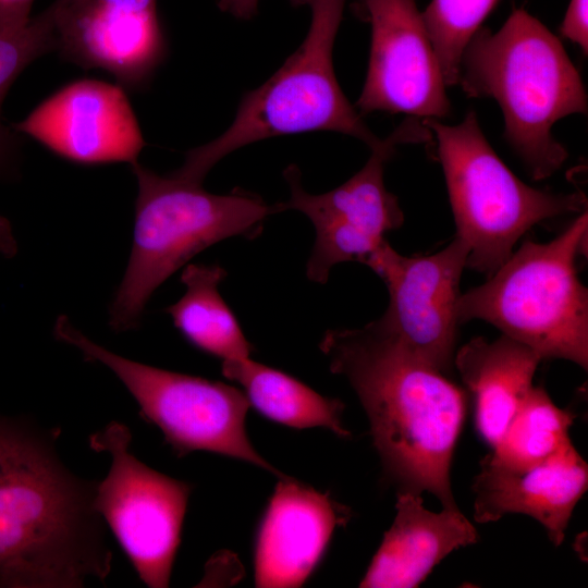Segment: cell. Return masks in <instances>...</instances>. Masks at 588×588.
I'll return each mask as SVG.
<instances>
[{"label":"cell","mask_w":588,"mask_h":588,"mask_svg":"<svg viewBox=\"0 0 588 588\" xmlns=\"http://www.w3.org/2000/svg\"><path fill=\"white\" fill-rule=\"evenodd\" d=\"M59 436L0 416V587L77 588L110 575L98 481L65 466Z\"/></svg>","instance_id":"6da1fadb"},{"label":"cell","mask_w":588,"mask_h":588,"mask_svg":"<svg viewBox=\"0 0 588 588\" xmlns=\"http://www.w3.org/2000/svg\"><path fill=\"white\" fill-rule=\"evenodd\" d=\"M421 122L437 140L456 237L468 246L466 268L489 277L532 226L587 210L581 192L553 194L520 181L492 149L474 111L456 125Z\"/></svg>","instance_id":"52a82bcc"},{"label":"cell","mask_w":588,"mask_h":588,"mask_svg":"<svg viewBox=\"0 0 588 588\" xmlns=\"http://www.w3.org/2000/svg\"><path fill=\"white\" fill-rule=\"evenodd\" d=\"M226 271L219 265L189 264L181 274L184 295L166 311L175 328L198 350L223 360L253 352L238 321L219 292Z\"/></svg>","instance_id":"ffe728a7"},{"label":"cell","mask_w":588,"mask_h":588,"mask_svg":"<svg viewBox=\"0 0 588 588\" xmlns=\"http://www.w3.org/2000/svg\"><path fill=\"white\" fill-rule=\"evenodd\" d=\"M457 84L468 97L499 103L504 136L534 180L561 169L567 150L552 126L586 113L587 95L562 42L539 20L517 9L495 33L480 27L464 49Z\"/></svg>","instance_id":"3957f363"},{"label":"cell","mask_w":588,"mask_h":588,"mask_svg":"<svg viewBox=\"0 0 588 588\" xmlns=\"http://www.w3.org/2000/svg\"><path fill=\"white\" fill-rule=\"evenodd\" d=\"M370 424L383 475L397 492L436 495L457 509L451 464L466 416L465 389L407 350L377 320L328 330L319 344Z\"/></svg>","instance_id":"7a4b0ae2"},{"label":"cell","mask_w":588,"mask_h":588,"mask_svg":"<svg viewBox=\"0 0 588 588\" xmlns=\"http://www.w3.org/2000/svg\"><path fill=\"white\" fill-rule=\"evenodd\" d=\"M222 375L244 389L249 405L275 422L297 429L322 427L350 438L342 424L344 404L327 397L290 375L250 357L223 360Z\"/></svg>","instance_id":"d6986e66"},{"label":"cell","mask_w":588,"mask_h":588,"mask_svg":"<svg viewBox=\"0 0 588 588\" xmlns=\"http://www.w3.org/2000/svg\"><path fill=\"white\" fill-rule=\"evenodd\" d=\"M53 335L86 360L109 368L135 399L142 417L162 431L179 456L206 451L284 477L249 441L245 428L249 402L238 389L125 358L90 340L65 315L57 318Z\"/></svg>","instance_id":"ba28073f"},{"label":"cell","mask_w":588,"mask_h":588,"mask_svg":"<svg viewBox=\"0 0 588 588\" xmlns=\"http://www.w3.org/2000/svg\"><path fill=\"white\" fill-rule=\"evenodd\" d=\"M499 0H431L421 13L446 86L458 83L465 47Z\"/></svg>","instance_id":"7402d4cb"},{"label":"cell","mask_w":588,"mask_h":588,"mask_svg":"<svg viewBox=\"0 0 588 588\" xmlns=\"http://www.w3.org/2000/svg\"><path fill=\"white\" fill-rule=\"evenodd\" d=\"M541 357L530 347L501 335L478 336L455 352L454 367L475 399V425L493 449L532 385Z\"/></svg>","instance_id":"ac0fdd59"},{"label":"cell","mask_w":588,"mask_h":588,"mask_svg":"<svg viewBox=\"0 0 588 588\" xmlns=\"http://www.w3.org/2000/svg\"><path fill=\"white\" fill-rule=\"evenodd\" d=\"M54 51L50 28L44 13L32 19L23 29L0 33V110L16 77L37 58Z\"/></svg>","instance_id":"603a6c76"},{"label":"cell","mask_w":588,"mask_h":588,"mask_svg":"<svg viewBox=\"0 0 588 588\" xmlns=\"http://www.w3.org/2000/svg\"><path fill=\"white\" fill-rule=\"evenodd\" d=\"M17 252V244L9 220L0 216V255L12 257Z\"/></svg>","instance_id":"4316f807"},{"label":"cell","mask_w":588,"mask_h":588,"mask_svg":"<svg viewBox=\"0 0 588 588\" xmlns=\"http://www.w3.org/2000/svg\"><path fill=\"white\" fill-rule=\"evenodd\" d=\"M345 1L290 0L294 7L310 10L305 39L267 82L243 96L228 130L189 150L175 174L203 183L229 154L281 135L332 131L355 137L370 149L381 142L348 102L333 70V45Z\"/></svg>","instance_id":"5b68a950"},{"label":"cell","mask_w":588,"mask_h":588,"mask_svg":"<svg viewBox=\"0 0 588 588\" xmlns=\"http://www.w3.org/2000/svg\"><path fill=\"white\" fill-rule=\"evenodd\" d=\"M432 133L418 118L405 119L373 148L365 166L345 183L323 194H310L302 184L297 166L284 170L290 198L275 205L277 212L296 210L313 223L316 238L306 266L313 282L324 284L331 269L341 262L366 264L399 229L404 215L397 197L384 184L387 162L402 144H422Z\"/></svg>","instance_id":"9c48e42d"},{"label":"cell","mask_w":588,"mask_h":588,"mask_svg":"<svg viewBox=\"0 0 588 588\" xmlns=\"http://www.w3.org/2000/svg\"><path fill=\"white\" fill-rule=\"evenodd\" d=\"M575 415L558 407L541 387H532L512 417L499 443L487 455L500 465H538L571 441Z\"/></svg>","instance_id":"44dd1931"},{"label":"cell","mask_w":588,"mask_h":588,"mask_svg":"<svg viewBox=\"0 0 588 588\" xmlns=\"http://www.w3.org/2000/svg\"><path fill=\"white\" fill-rule=\"evenodd\" d=\"M467 257V244L456 236L428 256L401 255L385 241L365 264L389 292L379 324L445 375L454 367L460 282Z\"/></svg>","instance_id":"8fae6325"},{"label":"cell","mask_w":588,"mask_h":588,"mask_svg":"<svg viewBox=\"0 0 588 588\" xmlns=\"http://www.w3.org/2000/svg\"><path fill=\"white\" fill-rule=\"evenodd\" d=\"M127 426L111 421L89 437L111 465L98 481L95 509L110 528L140 580L150 588L170 584L181 541L189 483L163 475L131 451Z\"/></svg>","instance_id":"30bf717a"},{"label":"cell","mask_w":588,"mask_h":588,"mask_svg":"<svg viewBox=\"0 0 588 588\" xmlns=\"http://www.w3.org/2000/svg\"><path fill=\"white\" fill-rule=\"evenodd\" d=\"M13 128L81 164H132L145 147L124 88L98 79L63 86Z\"/></svg>","instance_id":"5bb4252c"},{"label":"cell","mask_w":588,"mask_h":588,"mask_svg":"<svg viewBox=\"0 0 588 588\" xmlns=\"http://www.w3.org/2000/svg\"><path fill=\"white\" fill-rule=\"evenodd\" d=\"M34 0H0V33L16 32L30 21Z\"/></svg>","instance_id":"d4e9b609"},{"label":"cell","mask_w":588,"mask_h":588,"mask_svg":"<svg viewBox=\"0 0 588 588\" xmlns=\"http://www.w3.org/2000/svg\"><path fill=\"white\" fill-rule=\"evenodd\" d=\"M588 0H571L560 26L561 35L588 53Z\"/></svg>","instance_id":"cb8c5ba5"},{"label":"cell","mask_w":588,"mask_h":588,"mask_svg":"<svg viewBox=\"0 0 588 588\" xmlns=\"http://www.w3.org/2000/svg\"><path fill=\"white\" fill-rule=\"evenodd\" d=\"M479 466L471 486L477 523L525 514L544 527L554 546L563 542L573 511L588 487V465L572 441L531 467H506L487 454Z\"/></svg>","instance_id":"2e32d148"},{"label":"cell","mask_w":588,"mask_h":588,"mask_svg":"<svg viewBox=\"0 0 588 588\" xmlns=\"http://www.w3.org/2000/svg\"><path fill=\"white\" fill-rule=\"evenodd\" d=\"M353 8L371 28L367 75L355 105L358 113L446 117V85L416 0H355Z\"/></svg>","instance_id":"7c38bea8"},{"label":"cell","mask_w":588,"mask_h":588,"mask_svg":"<svg viewBox=\"0 0 588 588\" xmlns=\"http://www.w3.org/2000/svg\"><path fill=\"white\" fill-rule=\"evenodd\" d=\"M259 0H219L218 7L240 20H250L258 12Z\"/></svg>","instance_id":"484cf974"},{"label":"cell","mask_w":588,"mask_h":588,"mask_svg":"<svg viewBox=\"0 0 588 588\" xmlns=\"http://www.w3.org/2000/svg\"><path fill=\"white\" fill-rule=\"evenodd\" d=\"M587 231L585 210L552 241H526L483 284L461 294L460 323L483 320L541 359L587 370L588 292L576 269Z\"/></svg>","instance_id":"8992f818"},{"label":"cell","mask_w":588,"mask_h":588,"mask_svg":"<svg viewBox=\"0 0 588 588\" xmlns=\"http://www.w3.org/2000/svg\"><path fill=\"white\" fill-rule=\"evenodd\" d=\"M15 148V136L0 121V169L11 159Z\"/></svg>","instance_id":"83f0119b"},{"label":"cell","mask_w":588,"mask_h":588,"mask_svg":"<svg viewBox=\"0 0 588 588\" xmlns=\"http://www.w3.org/2000/svg\"><path fill=\"white\" fill-rule=\"evenodd\" d=\"M395 509L359 587H418L446 555L478 540L458 507L436 513L424 506L421 494L397 492Z\"/></svg>","instance_id":"e0dca14e"},{"label":"cell","mask_w":588,"mask_h":588,"mask_svg":"<svg viewBox=\"0 0 588 588\" xmlns=\"http://www.w3.org/2000/svg\"><path fill=\"white\" fill-rule=\"evenodd\" d=\"M131 167L138 192L130 259L109 307L114 332L137 328L154 292L195 255L230 237L254 238L278 213L245 189L218 195L174 172L160 175L138 161Z\"/></svg>","instance_id":"277c9868"},{"label":"cell","mask_w":588,"mask_h":588,"mask_svg":"<svg viewBox=\"0 0 588 588\" xmlns=\"http://www.w3.org/2000/svg\"><path fill=\"white\" fill-rule=\"evenodd\" d=\"M54 51L142 89L167 56L157 0H56L42 12Z\"/></svg>","instance_id":"4fadbf2b"},{"label":"cell","mask_w":588,"mask_h":588,"mask_svg":"<svg viewBox=\"0 0 588 588\" xmlns=\"http://www.w3.org/2000/svg\"><path fill=\"white\" fill-rule=\"evenodd\" d=\"M351 517L348 507L295 479L281 477L255 544V585L301 587L322 559L332 534Z\"/></svg>","instance_id":"9a60e30c"}]
</instances>
